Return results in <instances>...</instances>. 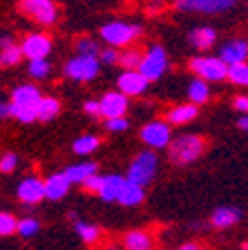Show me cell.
Here are the masks:
<instances>
[{
    "label": "cell",
    "instance_id": "1",
    "mask_svg": "<svg viewBox=\"0 0 248 250\" xmlns=\"http://www.w3.org/2000/svg\"><path fill=\"white\" fill-rule=\"evenodd\" d=\"M206 150V143H203L202 136L195 134H183L179 139L170 141V159L175 163H190L195 159L202 156V152Z\"/></svg>",
    "mask_w": 248,
    "mask_h": 250
},
{
    "label": "cell",
    "instance_id": "34",
    "mask_svg": "<svg viewBox=\"0 0 248 250\" xmlns=\"http://www.w3.org/2000/svg\"><path fill=\"white\" fill-rule=\"evenodd\" d=\"M38 221L36 219H21L18 226H16V232H21V237H34L38 232Z\"/></svg>",
    "mask_w": 248,
    "mask_h": 250
},
{
    "label": "cell",
    "instance_id": "41",
    "mask_svg": "<svg viewBox=\"0 0 248 250\" xmlns=\"http://www.w3.org/2000/svg\"><path fill=\"white\" fill-rule=\"evenodd\" d=\"M7 116H9V103H2V101H0V121L7 119Z\"/></svg>",
    "mask_w": 248,
    "mask_h": 250
},
{
    "label": "cell",
    "instance_id": "32",
    "mask_svg": "<svg viewBox=\"0 0 248 250\" xmlns=\"http://www.w3.org/2000/svg\"><path fill=\"white\" fill-rule=\"evenodd\" d=\"M16 226H18V219L9 212H0V237H7V234L16 232Z\"/></svg>",
    "mask_w": 248,
    "mask_h": 250
},
{
    "label": "cell",
    "instance_id": "31",
    "mask_svg": "<svg viewBox=\"0 0 248 250\" xmlns=\"http://www.w3.org/2000/svg\"><path fill=\"white\" fill-rule=\"evenodd\" d=\"M49 72H52V65H49L47 61H31L29 62L31 78H38V81H43V78L49 76Z\"/></svg>",
    "mask_w": 248,
    "mask_h": 250
},
{
    "label": "cell",
    "instance_id": "3",
    "mask_svg": "<svg viewBox=\"0 0 248 250\" xmlns=\"http://www.w3.org/2000/svg\"><path fill=\"white\" fill-rule=\"evenodd\" d=\"M101 36L105 42H110L112 47H128L135 38L141 36L139 25H130V22H108L101 29Z\"/></svg>",
    "mask_w": 248,
    "mask_h": 250
},
{
    "label": "cell",
    "instance_id": "36",
    "mask_svg": "<svg viewBox=\"0 0 248 250\" xmlns=\"http://www.w3.org/2000/svg\"><path fill=\"white\" fill-rule=\"evenodd\" d=\"M105 127H108L110 132H125L130 127V121L125 119H110V121H105Z\"/></svg>",
    "mask_w": 248,
    "mask_h": 250
},
{
    "label": "cell",
    "instance_id": "7",
    "mask_svg": "<svg viewBox=\"0 0 248 250\" xmlns=\"http://www.w3.org/2000/svg\"><path fill=\"white\" fill-rule=\"evenodd\" d=\"M98 67L101 62L94 56H74L65 65V76L74 78V81H92L98 76Z\"/></svg>",
    "mask_w": 248,
    "mask_h": 250
},
{
    "label": "cell",
    "instance_id": "22",
    "mask_svg": "<svg viewBox=\"0 0 248 250\" xmlns=\"http://www.w3.org/2000/svg\"><path fill=\"white\" fill-rule=\"evenodd\" d=\"M239 217H242V212L237 208H217L210 217V224L215 228H228V226L237 224Z\"/></svg>",
    "mask_w": 248,
    "mask_h": 250
},
{
    "label": "cell",
    "instance_id": "8",
    "mask_svg": "<svg viewBox=\"0 0 248 250\" xmlns=\"http://www.w3.org/2000/svg\"><path fill=\"white\" fill-rule=\"evenodd\" d=\"M21 52L29 61H47V56L52 52V38L47 34H41V31L38 34H29V36L23 38Z\"/></svg>",
    "mask_w": 248,
    "mask_h": 250
},
{
    "label": "cell",
    "instance_id": "12",
    "mask_svg": "<svg viewBox=\"0 0 248 250\" xmlns=\"http://www.w3.org/2000/svg\"><path fill=\"white\" fill-rule=\"evenodd\" d=\"M116 85H119V92L125 99L128 96H139V94H143L148 89V81L139 72H123L119 76V81H116Z\"/></svg>",
    "mask_w": 248,
    "mask_h": 250
},
{
    "label": "cell",
    "instance_id": "5",
    "mask_svg": "<svg viewBox=\"0 0 248 250\" xmlns=\"http://www.w3.org/2000/svg\"><path fill=\"white\" fill-rule=\"evenodd\" d=\"M18 9L25 16H29L31 21H36L38 25H54L58 18V9L49 0H23Z\"/></svg>",
    "mask_w": 248,
    "mask_h": 250
},
{
    "label": "cell",
    "instance_id": "30",
    "mask_svg": "<svg viewBox=\"0 0 248 250\" xmlns=\"http://www.w3.org/2000/svg\"><path fill=\"white\" fill-rule=\"evenodd\" d=\"M76 232L81 234V239L85 241V244H96L98 239H101V230L96 228V226H90V224H83V221H76Z\"/></svg>",
    "mask_w": 248,
    "mask_h": 250
},
{
    "label": "cell",
    "instance_id": "11",
    "mask_svg": "<svg viewBox=\"0 0 248 250\" xmlns=\"http://www.w3.org/2000/svg\"><path fill=\"white\" fill-rule=\"evenodd\" d=\"M16 194H18V199H21L23 203L34 206V203H38V201H43V199H45V188H43L41 179L27 177V179H23V181L18 183Z\"/></svg>",
    "mask_w": 248,
    "mask_h": 250
},
{
    "label": "cell",
    "instance_id": "42",
    "mask_svg": "<svg viewBox=\"0 0 248 250\" xmlns=\"http://www.w3.org/2000/svg\"><path fill=\"white\" fill-rule=\"evenodd\" d=\"M239 127L248 132V116H242V119H239Z\"/></svg>",
    "mask_w": 248,
    "mask_h": 250
},
{
    "label": "cell",
    "instance_id": "37",
    "mask_svg": "<svg viewBox=\"0 0 248 250\" xmlns=\"http://www.w3.org/2000/svg\"><path fill=\"white\" fill-rule=\"evenodd\" d=\"M101 181H103V177H98V174H92V177H88L85 181H83V188H85L88 192H98V188H101Z\"/></svg>",
    "mask_w": 248,
    "mask_h": 250
},
{
    "label": "cell",
    "instance_id": "26",
    "mask_svg": "<svg viewBox=\"0 0 248 250\" xmlns=\"http://www.w3.org/2000/svg\"><path fill=\"white\" fill-rule=\"evenodd\" d=\"M141 58H143V54H141L136 47H130V49H123V52L119 54L116 62H119L121 67H125V72H136L141 65Z\"/></svg>",
    "mask_w": 248,
    "mask_h": 250
},
{
    "label": "cell",
    "instance_id": "14",
    "mask_svg": "<svg viewBox=\"0 0 248 250\" xmlns=\"http://www.w3.org/2000/svg\"><path fill=\"white\" fill-rule=\"evenodd\" d=\"M41 99H43V94H41V89H38L36 85H21V87L14 89L9 105L36 109V105H38V101H41Z\"/></svg>",
    "mask_w": 248,
    "mask_h": 250
},
{
    "label": "cell",
    "instance_id": "20",
    "mask_svg": "<svg viewBox=\"0 0 248 250\" xmlns=\"http://www.w3.org/2000/svg\"><path fill=\"white\" fill-rule=\"evenodd\" d=\"M125 250H152V237L143 230H132L123 237Z\"/></svg>",
    "mask_w": 248,
    "mask_h": 250
},
{
    "label": "cell",
    "instance_id": "2",
    "mask_svg": "<svg viewBox=\"0 0 248 250\" xmlns=\"http://www.w3.org/2000/svg\"><path fill=\"white\" fill-rule=\"evenodd\" d=\"M155 172H157V154L155 152H141L135 161L130 163L128 179H125V181L135 183V186H139V188H145L152 181Z\"/></svg>",
    "mask_w": 248,
    "mask_h": 250
},
{
    "label": "cell",
    "instance_id": "4",
    "mask_svg": "<svg viewBox=\"0 0 248 250\" xmlns=\"http://www.w3.org/2000/svg\"><path fill=\"white\" fill-rule=\"evenodd\" d=\"M165 67H168V56H165V49L159 45L150 47L148 49V54H143V58H141V65L136 72L141 74V76L150 83V81H157V78L163 76Z\"/></svg>",
    "mask_w": 248,
    "mask_h": 250
},
{
    "label": "cell",
    "instance_id": "17",
    "mask_svg": "<svg viewBox=\"0 0 248 250\" xmlns=\"http://www.w3.org/2000/svg\"><path fill=\"white\" fill-rule=\"evenodd\" d=\"M21 58H23L21 45L11 42L9 38L0 41V67H14V65L21 62Z\"/></svg>",
    "mask_w": 248,
    "mask_h": 250
},
{
    "label": "cell",
    "instance_id": "44",
    "mask_svg": "<svg viewBox=\"0 0 248 250\" xmlns=\"http://www.w3.org/2000/svg\"><path fill=\"white\" fill-rule=\"evenodd\" d=\"M244 250H248V244H244Z\"/></svg>",
    "mask_w": 248,
    "mask_h": 250
},
{
    "label": "cell",
    "instance_id": "33",
    "mask_svg": "<svg viewBox=\"0 0 248 250\" xmlns=\"http://www.w3.org/2000/svg\"><path fill=\"white\" fill-rule=\"evenodd\" d=\"M76 49H78V56H94L96 58V54H98L96 42H94L92 38H85V36L76 41Z\"/></svg>",
    "mask_w": 248,
    "mask_h": 250
},
{
    "label": "cell",
    "instance_id": "25",
    "mask_svg": "<svg viewBox=\"0 0 248 250\" xmlns=\"http://www.w3.org/2000/svg\"><path fill=\"white\" fill-rule=\"evenodd\" d=\"M143 197H145L143 188H139V186H135V183L125 181L123 188H121V194H119V199H116V201L123 203V206H139V203L143 201Z\"/></svg>",
    "mask_w": 248,
    "mask_h": 250
},
{
    "label": "cell",
    "instance_id": "24",
    "mask_svg": "<svg viewBox=\"0 0 248 250\" xmlns=\"http://www.w3.org/2000/svg\"><path fill=\"white\" fill-rule=\"evenodd\" d=\"M61 112V103L54 96H43L36 105V119L38 121H52Z\"/></svg>",
    "mask_w": 248,
    "mask_h": 250
},
{
    "label": "cell",
    "instance_id": "28",
    "mask_svg": "<svg viewBox=\"0 0 248 250\" xmlns=\"http://www.w3.org/2000/svg\"><path fill=\"white\" fill-rule=\"evenodd\" d=\"M98 146H101V139H98V136L83 134L81 139L74 141V152H76V154H90V152H94Z\"/></svg>",
    "mask_w": 248,
    "mask_h": 250
},
{
    "label": "cell",
    "instance_id": "35",
    "mask_svg": "<svg viewBox=\"0 0 248 250\" xmlns=\"http://www.w3.org/2000/svg\"><path fill=\"white\" fill-rule=\"evenodd\" d=\"M16 166H18V156H16L14 152H7V154L0 159V172H2V174H9V172H14Z\"/></svg>",
    "mask_w": 248,
    "mask_h": 250
},
{
    "label": "cell",
    "instance_id": "40",
    "mask_svg": "<svg viewBox=\"0 0 248 250\" xmlns=\"http://www.w3.org/2000/svg\"><path fill=\"white\" fill-rule=\"evenodd\" d=\"M85 112L88 114H98V101H88L85 103Z\"/></svg>",
    "mask_w": 248,
    "mask_h": 250
},
{
    "label": "cell",
    "instance_id": "39",
    "mask_svg": "<svg viewBox=\"0 0 248 250\" xmlns=\"http://www.w3.org/2000/svg\"><path fill=\"white\" fill-rule=\"evenodd\" d=\"M235 109L239 112H248V96H235Z\"/></svg>",
    "mask_w": 248,
    "mask_h": 250
},
{
    "label": "cell",
    "instance_id": "27",
    "mask_svg": "<svg viewBox=\"0 0 248 250\" xmlns=\"http://www.w3.org/2000/svg\"><path fill=\"white\" fill-rule=\"evenodd\" d=\"M208 96H210V87H208L203 81L195 78L190 83V87H188V99H190V103H195V107H197V105L206 103Z\"/></svg>",
    "mask_w": 248,
    "mask_h": 250
},
{
    "label": "cell",
    "instance_id": "29",
    "mask_svg": "<svg viewBox=\"0 0 248 250\" xmlns=\"http://www.w3.org/2000/svg\"><path fill=\"white\" fill-rule=\"evenodd\" d=\"M226 78H230L235 85L248 87V62H239V65H230L226 72Z\"/></svg>",
    "mask_w": 248,
    "mask_h": 250
},
{
    "label": "cell",
    "instance_id": "6",
    "mask_svg": "<svg viewBox=\"0 0 248 250\" xmlns=\"http://www.w3.org/2000/svg\"><path fill=\"white\" fill-rule=\"evenodd\" d=\"M190 69L199 76V81H224L228 67L215 56H197L190 61Z\"/></svg>",
    "mask_w": 248,
    "mask_h": 250
},
{
    "label": "cell",
    "instance_id": "18",
    "mask_svg": "<svg viewBox=\"0 0 248 250\" xmlns=\"http://www.w3.org/2000/svg\"><path fill=\"white\" fill-rule=\"evenodd\" d=\"M96 170H98L96 163H76V166H69L63 172V177L68 179V183L72 186V183H83L88 177L96 174Z\"/></svg>",
    "mask_w": 248,
    "mask_h": 250
},
{
    "label": "cell",
    "instance_id": "9",
    "mask_svg": "<svg viewBox=\"0 0 248 250\" xmlns=\"http://www.w3.org/2000/svg\"><path fill=\"white\" fill-rule=\"evenodd\" d=\"M141 141L150 147H165L170 146V125L163 121H152V123L141 127Z\"/></svg>",
    "mask_w": 248,
    "mask_h": 250
},
{
    "label": "cell",
    "instance_id": "43",
    "mask_svg": "<svg viewBox=\"0 0 248 250\" xmlns=\"http://www.w3.org/2000/svg\"><path fill=\"white\" fill-rule=\"evenodd\" d=\"M179 250H199V246H197V244H183Z\"/></svg>",
    "mask_w": 248,
    "mask_h": 250
},
{
    "label": "cell",
    "instance_id": "19",
    "mask_svg": "<svg viewBox=\"0 0 248 250\" xmlns=\"http://www.w3.org/2000/svg\"><path fill=\"white\" fill-rule=\"evenodd\" d=\"M233 2L230 0H224V2H177V9H195V11H202V14H217V11H224V9H230Z\"/></svg>",
    "mask_w": 248,
    "mask_h": 250
},
{
    "label": "cell",
    "instance_id": "15",
    "mask_svg": "<svg viewBox=\"0 0 248 250\" xmlns=\"http://www.w3.org/2000/svg\"><path fill=\"white\" fill-rule=\"evenodd\" d=\"M43 188H45V197L52 199V201H58V199H63L69 192V183L68 179L63 177V172L52 174L47 181H43Z\"/></svg>",
    "mask_w": 248,
    "mask_h": 250
},
{
    "label": "cell",
    "instance_id": "16",
    "mask_svg": "<svg viewBox=\"0 0 248 250\" xmlns=\"http://www.w3.org/2000/svg\"><path fill=\"white\" fill-rule=\"evenodd\" d=\"M125 179L119 177V174H108L101 181V188H98V197L103 201H116L121 194V188H123Z\"/></svg>",
    "mask_w": 248,
    "mask_h": 250
},
{
    "label": "cell",
    "instance_id": "38",
    "mask_svg": "<svg viewBox=\"0 0 248 250\" xmlns=\"http://www.w3.org/2000/svg\"><path fill=\"white\" fill-rule=\"evenodd\" d=\"M116 58H119V52L116 49H103V52L98 54V62H116Z\"/></svg>",
    "mask_w": 248,
    "mask_h": 250
},
{
    "label": "cell",
    "instance_id": "21",
    "mask_svg": "<svg viewBox=\"0 0 248 250\" xmlns=\"http://www.w3.org/2000/svg\"><path fill=\"white\" fill-rule=\"evenodd\" d=\"M197 112H199V109H197L195 105H179V107H172L170 112H168L165 121L172 125H186L197 119Z\"/></svg>",
    "mask_w": 248,
    "mask_h": 250
},
{
    "label": "cell",
    "instance_id": "23",
    "mask_svg": "<svg viewBox=\"0 0 248 250\" xmlns=\"http://www.w3.org/2000/svg\"><path fill=\"white\" fill-rule=\"evenodd\" d=\"M217 41V34L210 27H197V29L190 31V42L197 47V49H210Z\"/></svg>",
    "mask_w": 248,
    "mask_h": 250
},
{
    "label": "cell",
    "instance_id": "13",
    "mask_svg": "<svg viewBox=\"0 0 248 250\" xmlns=\"http://www.w3.org/2000/svg\"><path fill=\"white\" fill-rule=\"evenodd\" d=\"M248 58V42L246 41H233V42H226L219 52V61L230 67V65H239V62H246Z\"/></svg>",
    "mask_w": 248,
    "mask_h": 250
},
{
    "label": "cell",
    "instance_id": "10",
    "mask_svg": "<svg viewBox=\"0 0 248 250\" xmlns=\"http://www.w3.org/2000/svg\"><path fill=\"white\" fill-rule=\"evenodd\" d=\"M128 112V99L121 92H108L98 101V114L105 119H123Z\"/></svg>",
    "mask_w": 248,
    "mask_h": 250
}]
</instances>
